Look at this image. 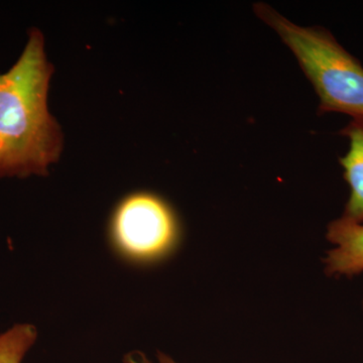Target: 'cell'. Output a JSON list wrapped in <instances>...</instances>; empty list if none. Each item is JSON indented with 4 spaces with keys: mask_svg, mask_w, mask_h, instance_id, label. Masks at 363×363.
<instances>
[{
    "mask_svg": "<svg viewBox=\"0 0 363 363\" xmlns=\"http://www.w3.org/2000/svg\"><path fill=\"white\" fill-rule=\"evenodd\" d=\"M327 240L335 247L324 259L329 276L353 277L363 272V224L345 217L332 221L327 229Z\"/></svg>",
    "mask_w": 363,
    "mask_h": 363,
    "instance_id": "277c9868",
    "label": "cell"
},
{
    "mask_svg": "<svg viewBox=\"0 0 363 363\" xmlns=\"http://www.w3.org/2000/svg\"><path fill=\"white\" fill-rule=\"evenodd\" d=\"M253 9L295 55L319 96L320 113L363 118V67L329 30L296 25L269 4H255Z\"/></svg>",
    "mask_w": 363,
    "mask_h": 363,
    "instance_id": "7a4b0ae2",
    "label": "cell"
},
{
    "mask_svg": "<svg viewBox=\"0 0 363 363\" xmlns=\"http://www.w3.org/2000/svg\"><path fill=\"white\" fill-rule=\"evenodd\" d=\"M109 238L117 252L135 264H152L171 255L181 224L167 200L150 191L124 196L109 219Z\"/></svg>",
    "mask_w": 363,
    "mask_h": 363,
    "instance_id": "3957f363",
    "label": "cell"
},
{
    "mask_svg": "<svg viewBox=\"0 0 363 363\" xmlns=\"http://www.w3.org/2000/svg\"><path fill=\"white\" fill-rule=\"evenodd\" d=\"M126 363H152L150 362L149 358L145 357V354L140 352L130 353V354L126 355L125 357ZM157 363H177L175 360L172 359L168 355L164 354V353L160 352L157 354Z\"/></svg>",
    "mask_w": 363,
    "mask_h": 363,
    "instance_id": "52a82bcc",
    "label": "cell"
},
{
    "mask_svg": "<svg viewBox=\"0 0 363 363\" xmlns=\"http://www.w3.org/2000/svg\"><path fill=\"white\" fill-rule=\"evenodd\" d=\"M54 71L44 35L30 28L20 58L0 74V178L45 176L58 161L63 133L48 106Z\"/></svg>",
    "mask_w": 363,
    "mask_h": 363,
    "instance_id": "6da1fadb",
    "label": "cell"
},
{
    "mask_svg": "<svg viewBox=\"0 0 363 363\" xmlns=\"http://www.w3.org/2000/svg\"><path fill=\"white\" fill-rule=\"evenodd\" d=\"M350 140L347 154L339 162L344 169V179L350 188V196L343 217L363 222V118H354L341 130Z\"/></svg>",
    "mask_w": 363,
    "mask_h": 363,
    "instance_id": "5b68a950",
    "label": "cell"
},
{
    "mask_svg": "<svg viewBox=\"0 0 363 363\" xmlns=\"http://www.w3.org/2000/svg\"><path fill=\"white\" fill-rule=\"evenodd\" d=\"M38 338L32 324L13 325L0 334V363H21Z\"/></svg>",
    "mask_w": 363,
    "mask_h": 363,
    "instance_id": "8992f818",
    "label": "cell"
}]
</instances>
